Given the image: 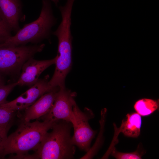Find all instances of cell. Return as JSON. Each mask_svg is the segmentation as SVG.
Returning a JSON list of instances; mask_svg holds the SVG:
<instances>
[{
	"mask_svg": "<svg viewBox=\"0 0 159 159\" xmlns=\"http://www.w3.org/2000/svg\"><path fill=\"white\" fill-rule=\"evenodd\" d=\"M57 121L40 122L37 120L32 122L21 120L16 130L7 137L4 145L3 157L15 154L14 158H23L29 151H35L46 133Z\"/></svg>",
	"mask_w": 159,
	"mask_h": 159,
	"instance_id": "1",
	"label": "cell"
},
{
	"mask_svg": "<svg viewBox=\"0 0 159 159\" xmlns=\"http://www.w3.org/2000/svg\"><path fill=\"white\" fill-rule=\"evenodd\" d=\"M71 123L63 120L57 121L46 133L34 154L24 158L40 159H72L75 148L72 141Z\"/></svg>",
	"mask_w": 159,
	"mask_h": 159,
	"instance_id": "2",
	"label": "cell"
},
{
	"mask_svg": "<svg viewBox=\"0 0 159 159\" xmlns=\"http://www.w3.org/2000/svg\"><path fill=\"white\" fill-rule=\"evenodd\" d=\"M72 9L68 6L61 8V22L52 34L58 40V54L55 63V68L53 76L49 81L52 88H65V79L72 66V37L70 30Z\"/></svg>",
	"mask_w": 159,
	"mask_h": 159,
	"instance_id": "3",
	"label": "cell"
},
{
	"mask_svg": "<svg viewBox=\"0 0 159 159\" xmlns=\"http://www.w3.org/2000/svg\"><path fill=\"white\" fill-rule=\"evenodd\" d=\"M39 17L35 21L25 24L14 36H11L1 47H15L25 45L30 42L37 43L50 37L52 27L57 20L53 15L49 0H43Z\"/></svg>",
	"mask_w": 159,
	"mask_h": 159,
	"instance_id": "4",
	"label": "cell"
},
{
	"mask_svg": "<svg viewBox=\"0 0 159 159\" xmlns=\"http://www.w3.org/2000/svg\"><path fill=\"white\" fill-rule=\"evenodd\" d=\"M45 46L42 44L0 47V73L11 74L18 72L26 61L41 52Z\"/></svg>",
	"mask_w": 159,
	"mask_h": 159,
	"instance_id": "5",
	"label": "cell"
},
{
	"mask_svg": "<svg viewBox=\"0 0 159 159\" xmlns=\"http://www.w3.org/2000/svg\"><path fill=\"white\" fill-rule=\"evenodd\" d=\"M73 111L75 118L72 124L74 129L72 141L74 145L80 149L87 152L90 148V144L97 131L93 130L90 126L88 121L94 117L92 111L87 108L82 111L74 101Z\"/></svg>",
	"mask_w": 159,
	"mask_h": 159,
	"instance_id": "6",
	"label": "cell"
},
{
	"mask_svg": "<svg viewBox=\"0 0 159 159\" xmlns=\"http://www.w3.org/2000/svg\"><path fill=\"white\" fill-rule=\"evenodd\" d=\"M76 95L75 92L66 87L59 88L52 107L48 113L39 118L42 121L63 120L73 124L75 121L73 105Z\"/></svg>",
	"mask_w": 159,
	"mask_h": 159,
	"instance_id": "7",
	"label": "cell"
},
{
	"mask_svg": "<svg viewBox=\"0 0 159 159\" xmlns=\"http://www.w3.org/2000/svg\"><path fill=\"white\" fill-rule=\"evenodd\" d=\"M48 78V76H46L44 78L38 79L30 88L17 98L0 106L15 111L24 110L33 104L42 95L55 88H53L49 85Z\"/></svg>",
	"mask_w": 159,
	"mask_h": 159,
	"instance_id": "8",
	"label": "cell"
},
{
	"mask_svg": "<svg viewBox=\"0 0 159 159\" xmlns=\"http://www.w3.org/2000/svg\"><path fill=\"white\" fill-rule=\"evenodd\" d=\"M57 56L47 60H38L32 57L26 61L21 67L22 72L18 81L17 85L31 87L39 79L40 74L45 69L54 64Z\"/></svg>",
	"mask_w": 159,
	"mask_h": 159,
	"instance_id": "9",
	"label": "cell"
},
{
	"mask_svg": "<svg viewBox=\"0 0 159 159\" xmlns=\"http://www.w3.org/2000/svg\"><path fill=\"white\" fill-rule=\"evenodd\" d=\"M59 88L57 87L41 96L24 110L21 120L30 121L39 119L48 113L52 107Z\"/></svg>",
	"mask_w": 159,
	"mask_h": 159,
	"instance_id": "10",
	"label": "cell"
},
{
	"mask_svg": "<svg viewBox=\"0 0 159 159\" xmlns=\"http://www.w3.org/2000/svg\"><path fill=\"white\" fill-rule=\"evenodd\" d=\"M22 9L21 0H0V11L14 32L20 29L19 21L22 16Z\"/></svg>",
	"mask_w": 159,
	"mask_h": 159,
	"instance_id": "11",
	"label": "cell"
},
{
	"mask_svg": "<svg viewBox=\"0 0 159 159\" xmlns=\"http://www.w3.org/2000/svg\"><path fill=\"white\" fill-rule=\"evenodd\" d=\"M141 116L136 112L128 113L123 119L119 128L114 123V134L118 136L122 132L125 136L137 138L140 135L142 125Z\"/></svg>",
	"mask_w": 159,
	"mask_h": 159,
	"instance_id": "12",
	"label": "cell"
},
{
	"mask_svg": "<svg viewBox=\"0 0 159 159\" xmlns=\"http://www.w3.org/2000/svg\"><path fill=\"white\" fill-rule=\"evenodd\" d=\"M133 107L136 112L141 116H148L158 109L159 101L151 99L142 98L136 101Z\"/></svg>",
	"mask_w": 159,
	"mask_h": 159,
	"instance_id": "13",
	"label": "cell"
},
{
	"mask_svg": "<svg viewBox=\"0 0 159 159\" xmlns=\"http://www.w3.org/2000/svg\"><path fill=\"white\" fill-rule=\"evenodd\" d=\"M107 110L106 109L102 110L101 111V119L100 122V130L99 134L95 144L87 152V153L81 159H91L96 154L102 146L103 143V133L105 125L106 115Z\"/></svg>",
	"mask_w": 159,
	"mask_h": 159,
	"instance_id": "14",
	"label": "cell"
},
{
	"mask_svg": "<svg viewBox=\"0 0 159 159\" xmlns=\"http://www.w3.org/2000/svg\"><path fill=\"white\" fill-rule=\"evenodd\" d=\"M145 152L141 144H139L137 150L129 153H122L117 151L115 147L111 151L110 155L117 159H140Z\"/></svg>",
	"mask_w": 159,
	"mask_h": 159,
	"instance_id": "15",
	"label": "cell"
},
{
	"mask_svg": "<svg viewBox=\"0 0 159 159\" xmlns=\"http://www.w3.org/2000/svg\"><path fill=\"white\" fill-rule=\"evenodd\" d=\"M12 31L9 24L0 11V44L12 36Z\"/></svg>",
	"mask_w": 159,
	"mask_h": 159,
	"instance_id": "16",
	"label": "cell"
},
{
	"mask_svg": "<svg viewBox=\"0 0 159 159\" xmlns=\"http://www.w3.org/2000/svg\"><path fill=\"white\" fill-rule=\"evenodd\" d=\"M15 112L8 108L0 106V125L11 124Z\"/></svg>",
	"mask_w": 159,
	"mask_h": 159,
	"instance_id": "17",
	"label": "cell"
},
{
	"mask_svg": "<svg viewBox=\"0 0 159 159\" xmlns=\"http://www.w3.org/2000/svg\"><path fill=\"white\" fill-rule=\"evenodd\" d=\"M16 82L7 85H4L0 87V105L8 102L6 98L13 89L17 86Z\"/></svg>",
	"mask_w": 159,
	"mask_h": 159,
	"instance_id": "18",
	"label": "cell"
},
{
	"mask_svg": "<svg viewBox=\"0 0 159 159\" xmlns=\"http://www.w3.org/2000/svg\"><path fill=\"white\" fill-rule=\"evenodd\" d=\"M11 124L0 125V158H3V153L4 145L7 138V133L10 127Z\"/></svg>",
	"mask_w": 159,
	"mask_h": 159,
	"instance_id": "19",
	"label": "cell"
},
{
	"mask_svg": "<svg viewBox=\"0 0 159 159\" xmlns=\"http://www.w3.org/2000/svg\"><path fill=\"white\" fill-rule=\"evenodd\" d=\"M4 85V80L1 75V74L0 73V87Z\"/></svg>",
	"mask_w": 159,
	"mask_h": 159,
	"instance_id": "20",
	"label": "cell"
},
{
	"mask_svg": "<svg viewBox=\"0 0 159 159\" xmlns=\"http://www.w3.org/2000/svg\"><path fill=\"white\" fill-rule=\"evenodd\" d=\"M52 1L54 2L55 4L57 6L58 3L59 2V0H51Z\"/></svg>",
	"mask_w": 159,
	"mask_h": 159,
	"instance_id": "21",
	"label": "cell"
}]
</instances>
